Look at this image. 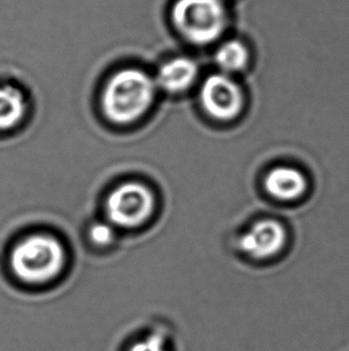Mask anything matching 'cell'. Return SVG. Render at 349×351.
I'll return each mask as SVG.
<instances>
[{"label": "cell", "mask_w": 349, "mask_h": 351, "mask_svg": "<svg viewBox=\"0 0 349 351\" xmlns=\"http://www.w3.org/2000/svg\"><path fill=\"white\" fill-rule=\"evenodd\" d=\"M198 62L189 57H176L161 65L157 83L163 90L179 94L190 89L198 81Z\"/></svg>", "instance_id": "8"}, {"label": "cell", "mask_w": 349, "mask_h": 351, "mask_svg": "<svg viewBox=\"0 0 349 351\" xmlns=\"http://www.w3.org/2000/svg\"><path fill=\"white\" fill-rule=\"evenodd\" d=\"M156 82L145 72L127 69L114 75L103 93V110L115 123H129L145 114L156 94Z\"/></svg>", "instance_id": "2"}, {"label": "cell", "mask_w": 349, "mask_h": 351, "mask_svg": "<svg viewBox=\"0 0 349 351\" xmlns=\"http://www.w3.org/2000/svg\"><path fill=\"white\" fill-rule=\"evenodd\" d=\"M250 62V52L244 43L232 38L222 43L214 53V62L222 73L233 76L246 70Z\"/></svg>", "instance_id": "9"}, {"label": "cell", "mask_w": 349, "mask_h": 351, "mask_svg": "<svg viewBox=\"0 0 349 351\" xmlns=\"http://www.w3.org/2000/svg\"><path fill=\"white\" fill-rule=\"evenodd\" d=\"M200 104L208 117L227 123L242 114L246 99L233 77L218 72L203 82L200 88Z\"/></svg>", "instance_id": "4"}, {"label": "cell", "mask_w": 349, "mask_h": 351, "mask_svg": "<svg viewBox=\"0 0 349 351\" xmlns=\"http://www.w3.org/2000/svg\"><path fill=\"white\" fill-rule=\"evenodd\" d=\"M309 187L307 178L300 169L292 166H276L264 178V190L272 198L283 203L300 199Z\"/></svg>", "instance_id": "7"}, {"label": "cell", "mask_w": 349, "mask_h": 351, "mask_svg": "<svg viewBox=\"0 0 349 351\" xmlns=\"http://www.w3.org/2000/svg\"><path fill=\"white\" fill-rule=\"evenodd\" d=\"M287 229L275 219H261L249 226L238 239L242 253L255 261H269L287 245Z\"/></svg>", "instance_id": "6"}, {"label": "cell", "mask_w": 349, "mask_h": 351, "mask_svg": "<svg viewBox=\"0 0 349 351\" xmlns=\"http://www.w3.org/2000/svg\"><path fill=\"white\" fill-rule=\"evenodd\" d=\"M25 104L22 94L11 86L0 88V130L12 128L23 118Z\"/></svg>", "instance_id": "10"}, {"label": "cell", "mask_w": 349, "mask_h": 351, "mask_svg": "<svg viewBox=\"0 0 349 351\" xmlns=\"http://www.w3.org/2000/svg\"><path fill=\"white\" fill-rule=\"evenodd\" d=\"M128 351H166V348L161 337L152 336L134 343Z\"/></svg>", "instance_id": "12"}, {"label": "cell", "mask_w": 349, "mask_h": 351, "mask_svg": "<svg viewBox=\"0 0 349 351\" xmlns=\"http://www.w3.org/2000/svg\"><path fill=\"white\" fill-rule=\"evenodd\" d=\"M90 237L94 240V243L97 245H108L113 241L114 232L113 229L109 226L103 223L94 224L90 232Z\"/></svg>", "instance_id": "11"}, {"label": "cell", "mask_w": 349, "mask_h": 351, "mask_svg": "<svg viewBox=\"0 0 349 351\" xmlns=\"http://www.w3.org/2000/svg\"><path fill=\"white\" fill-rule=\"evenodd\" d=\"M65 263V252L53 237L36 235L14 248L11 265L19 280L40 285L57 277Z\"/></svg>", "instance_id": "3"}, {"label": "cell", "mask_w": 349, "mask_h": 351, "mask_svg": "<svg viewBox=\"0 0 349 351\" xmlns=\"http://www.w3.org/2000/svg\"><path fill=\"white\" fill-rule=\"evenodd\" d=\"M153 205V195L146 186L129 182L118 186L109 195L107 211L114 224L123 228H134L150 217Z\"/></svg>", "instance_id": "5"}, {"label": "cell", "mask_w": 349, "mask_h": 351, "mask_svg": "<svg viewBox=\"0 0 349 351\" xmlns=\"http://www.w3.org/2000/svg\"><path fill=\"white\" fill-rule=\"evenodd\" d=\"M170 22L184 41L205 47L222 38L229 25L225 0H174Z\"/></svg>", "instance_id": "1"}]
</instances>
